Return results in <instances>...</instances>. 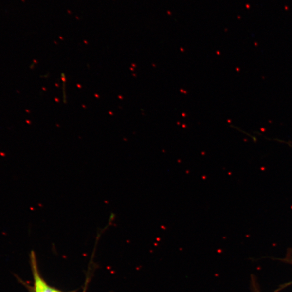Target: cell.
Wrapping results in <instances>:
<instances>
[{"instance_id": "cell-1", "label": "cell", "mask_w": 292, "mask_h": 292, "mask_svg": "<svg viewBox=\"0 0 292 292\" xmlns=\"http://www.w3.org/2000/svg\"><path fill=\"white\" fill-rule=\"evenodd\" d=\"M31 259L34 281V292H62L49 286L42 278L38 272L36 256L34 252L31 253Z\"/></svg>"}]
</instances>
